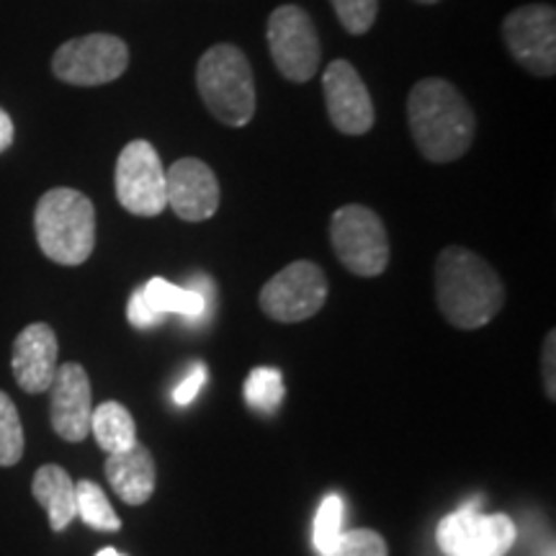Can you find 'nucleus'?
Here are the masks:
<instances>
[{"instance_id":"nucleus-1","label":"nucleus","mask_w":556,"mask_h":556,"mask_svg":"<svg viewBox=\"0 0 556 556\" xmlns=\"http://www.w3.org/2000/svg\"><path fill=\"white\" fill-rule=\"evenodd\" d=\"M407 119L417 150L430 163H454L475 142V111L456 86L443 78L415 83L407 99Z\"/></svg>"},{"instance_id":"nucleus-2","label":"nucleus","mask_w":556,"mask_h":556,"mask_svg":"<svg viewBox=\"0 0 556 556\" xmlns=\"http://www.w3.org/2000/svg\"><path fill=\"white\" fill-rule=\"evenodd\" d=\"M435 299L458 330H479L497 317L505 287L497 270L467 248L451 245L435 261Z\"/></svg>"},{"instance_id":"nucleus-3","label":"nucleus","mask_w":556,"mask_h":556,"mask_svg":"<svg viewBox=\"0 0 556 556\" xmlns=\"http://www.w3.org/2000/svg\"><path fill=\"white\" fill-rule=\"evenodd\" d=\"M34 232L41 253L60 266H80L96 248V208L86 193L52 189L39 199Z\"/></svg>"},{"instance_id":"nucleus-4","label":"nucleus","mask_w":556,"mask_h":556,"mask_svg":"<svg viewBox=\"0 0 556 556\" xmlns=\"http://www.w3.org/2000/svg\"><path fill=\"white\" fill-rule=\"evenodd\" d=\"M197 88L208 114L225 127H245L255 114V80L245 52L214 45L197 67Z\"/></svg>"},{"instance_id":"nucleus-5","label":"nucleus","mask_w":556,"mask_h":556,"mask_svg":"<svg viewBox=\"0 0 556 556\" xmlns=\"http://www.w3.org/2000/svg\"><path fill=\"white\" fill-rule=\"evenodd\" d=\"M330 240L338 261L351 274L371 278L389 266V238L384 222L368 206H340L330 219Z\"/></svg>"},{"instance_id":"nucleus-6","label":"nucleus","mask_w":556,"mask_h":556,"mask_svg":"<svg viewBox=\"0 0 556 556\" xmlns=\"http://www.w3.org/2000/svg\"><path fill=\"white\" fill-rule=\"evenodd\" d=\"M129 67V47L114 34L67 39L52 54V73L67 86L96 88L122 78Z\"/></svg>"},{"instance_id":"nucleus-7","label":"nucleus","mask_w":556,"mask_h":556,"mask_svg":"<svg viewBox=\"0 0 556 556\" xmlns=\"http://www.w3.org/2000/svg\"><path fill=\"white\" fill-rule=\"evenodd\" d=\"M268 50L274 65L291 83H307L317 75L323 47L315 21L299 5H278L268 18Z\"/></svg>"},{"instance_id":"nucleus-8","label":"nucleus","mask_w":556,"mask_h":556,"mask_svg":"<svg viewBox=\"0 0 556 556\" xmlns=\"http://www.w3.org/2000/svg\"><path fill=\"white\" fill-rule=\"evenodd\" d=\"M116 199L137 217H157L168 208L165 197V168L157 150L148 139H131L116 160Z\"/></svg>"},{"instance_id":"nucleus-9","label":"nucleus","mask_w":556,"mask_h":556,"mask_svg":"<svg viewBox=\"0 0 556 556\" xmlns=\"http://www.w3.org/2000/svg\"><path fill=\"white\" fill-rule=\"evenodd\" d=\"M516 523L503 513L477 510L464 505L438 523V546L446 556H505L516 544Z\"/></svg>"},{"instance_id":"nucleus-10","label":"nucleus","mask_w":556,"mask_h":556,"mask_svg":"<svg viewBox=\"0 0 556 556\" xmlns=\"http://www.w3.org/2000/svg\"><path fill=\"white\" fill-rule=\"evenodd\" d=\"M258 302L276 323H304L328 302V278L312 261H296L270 278Z\"/></svg>"},{"instance_id":"nucleus-11","label":"nucleus","mask_w":556,"mask_h":556,"mask_svg":"<svg viewBox=\"0 0 556 556\" xmlns=\"http://www.w3.org/2000/svg\"><path fill=\"white\" fill-rule=\"evenodd\" d=\"M503 39L513 58L528 73L552 78L556 73V11L554 5L531 3L507 13Z\"/></svg>"},{"instance_id":"nucleus-12","label":"nucleus","mask_w":556,"mask_h":556,"mask_svg":"<svg viewBox=\"0 0 556 556\" xmlns=\"http://www.w3.org/2000/svg\"><path fill=\"white\" fill-rule=\"evenodd\" d=\"M325 103H328V114L332 127L343 135L358 137L366 135L377 122V111L374 101L368 96L366 83L361 80L358 70L348 60H336L325 67L323 73Z\"/></svg>"},{"instance_id":"nucleus-13","label":"nucleus","mask_w":556,"mask_h":556,"mask_svg":"<svg viewBox=\"0 0 556 556\" xmlns=\"http://www.w3.org/2000/svg\"><path fill=\"white\" fill-rule=\"evenodd\" d=\"M47 392L52 394L50 420L54 433L70 443L86 441L90 433V415H93V392H90L86 368L73 361L58 366Z\"/></svg>"},{"instance_id":"nucleus-14","label":"nucleus","mask_w":556,"mask_h":556,"mask_svg":"<svg viewBox=\"0 0 556 556\" xmlns=\"http://www.w3.org/2000/svg\"><path fill=\"white\" fill-rule=\"evenodd\" d=\"M165 197L176 217L204 222L219 208V180L204 160L180 157L165 170Z\"/></svg>"},{"instance_id":"nucleus-15","label":"nucleus","mask_w":556,"mask_h":556,"mask_svg":"<svg viewBox=\"0 0 556 556\" xmlns=\"http://www.w3.org/2000/svg\"><path fill=\"white\" fill-rule=\"evenodd\" d=\"M13 377L29 394H41L52 387L58 374V336L47 323L26 325L13 340Z\"/></svg>"},{"instance_id":"nucleus-16","label":"nucleus","mask_w":556,"mask_h":556,"mask_svg":"<svg viewBox=\"0 0 556 556\" xmlns=\"http://www.w3.org/2000/svg\"><path fill=\"white\" fill-rule=\"evenodd\" d=\"M106 479L111 490L119 495L127 505H144L155 495V462L142 443L127 451H116L106 458Z\"/></svg>"},{"instance_id":"nucleus-17","label":"nucleus","mask_w":556,"mask_h":556,"mask_svg":"<svg viewBox=\"0 0 556 556\" xmlns=\"http://www.w3.org/2000/svg\"><path fill=\"white\" fill-rule=\"evenodd\" d=\"M34 500L45 507L47 518H50L52 531H65V528L78 518V507H75V482L58 464H45L37 469L31 482Z\"/></svg>"},{"instance_id":"nucleus-18","label":"nucleus","mask_w":556,"mask_h":556,"mask_svg":"<svg viewBox=\"0 0 556 556\" xmlns=\"http://www.w3.org/2000/svg\"><path fill=\"white\" fill-rule=\"evenodd\" d=\"M201 287L204 289H184L155 276L144 283L142 294L157 315H180L189 319V323H197V319L206 315L208 299H212V281L201 276Z\"/></svg>"},{"instance_id":"nucleus-19","label":"nucleus","mask_w":556,"mask_h":556,"mask_svg":"<svg viewBox=\"0 0 556 556\" xmlns=\"http://www.w3.org/2000/svg\"><path fill=\"white\" fill-rule=\"evenodd\" d=\"M90 433H93L96 443L106 454L127 451L137 443L135 417L119 402H103V405L93 409V415H90Z\"/></svg>"},{"instance_id":"nucleus-20","label":"nucleus","mask_w":556,"mask_h":556,"mask_svg":"<svg viewBox=\"0 0 556 556\" xmlns=\"http://www.w3.org/2000/svg\"><path fill=\"white\" fill-rule=\"evenodd\" d=\"M75 507H78V518L93 528V531L116 533L122 528V520L116 516L114 507H111L106 492L96 482H90V479H83V482L75 484Z\"/></svg>"},{"instance_id":"nucleus-21","label":"nucleus","mask_w":556,"mask_h":556,"mask_svg":"<svg viewBox=\"0 0 556 556\" xmlns=\"http://www.w3.org/2000/svg\"><path fill=\"white\" fill-rule=\"evenodd\" d=\"M248 405L258 413H276L283 402V377L278 368L258 366L245 381Z\"/></svg>"},{"instance_id":"nucleus-22","label":"nucleus","mask_w":556,"mask_h":556,"mask_svg":"<svg viewBox=\"0 0 556 556\" xmlns=\"http://www.w3.org/2000/svg\"><path fill=\"white\" fill-rule=\"evenodd\" d=\"M24 426L18 409L5 392H0V467H13L24 456Z\"/></svg>"},{"instance_id":"nucleus-23","label":"nucleus","mask_w":556,"mask_h":556,"mask_svg":"<svg viewBox=\"0 0 556 556\" xmlns=\"http://www.w3.org/2000/svg\"><path fill=\"white\" fill-rule=\"evenodd\" d=\"M343 520H345V505L340 495H328L319 505L315 516V548L317 554H328L338 539L343 536Z\"/></svg>"},{"instance_id":"nucleus-24","label":"nucleus","mask_w":556,"mask_h":556,"mask_svg":"<svg viewBox=\"0 0 556 556\" xmlns=\"http://www.w3.org/2000/svg\"><path fill=\"white\" fill-rule=\"evenodd\" d=\"M330 3L343 29L353 37H361L371 29L379 13V0H330Z\"/></svg>"},{"instance_id":"nucleus-25","label":"nucleus","mask_w":556,"mask_h":556,"mask_svg":"<svg viewBox=\"0 0 556 556\" xmlns=\"http://www.w3.org/2000/svg\"><path fill=\"white\" fill-rule=\"evenodd\" d=\"M323 556H389V548L377 531L361 528V531H343L338 544Z\"/></svg>"},{"instance_id":"nucleus-26","label":"nucleus","mask_w":556,"mask_h":556,"mask_svg":"<svg viewBox=\"0 0 556 556\" xmlns=\"http://www.w3.org/2000/svg\"><path fill=\"white\" fill-rule=\"evenodd\" d=\"M127 319H129L131 328L150 330V328H155V325L163 323L165 317L157 315V312L150 307L148 299H144V294H142V289H135L131 291L129 304H127Z\"/></svg>"},{"instance_id":"nucleus-27","label":"nucleus","mask_w":556,"mask_h":556,"mask_svg":"<svg viewBox=\"0 0 556 556\" xmlns=\"http://www.w3.org/2000/svg\"><path fill=\"white\" fill-rule=\"evenodd\" d=\"M204 384H206V366L197 364L189 377H186L176 389H173V402H176V405H180V407H189L191 402L199 397L201 387H204Z\"/></svg>"},{"instance_id":"nucleus-28","label":"nucleus","mask_w":556,"mask_h":556,"mask_svg":"<svg viewBox=\"0 0 556 556\" xmlns=\"http://www.w3.org/2000/svg\"><path fill=\"white\" fill-rule=\"evenodd\" d=\"M554 340H556V332H548L546 343H544V384L548 389V397L554 400Z\"/></svg>"},{"instance_id":"nucleus-29","label":"nucleus","mask_w":556,"mask_h":556,"mask_svg":"<svg viewBox=\"0 0 556 556\" xmlns=\"http://www.w3.org/2000/svg\"><path fill=\"white\" fill-rule=\"evenodd\" d=\"M13 135H16V129H13V119L9 116V111L0 109V152L11 148Z\"/></svg>"},{"instance_id":"nucleus-30","label":"nucleus","mask_w":556,"mask_h":556,"mask_svg":"<svg viewBox=\"0 0 556 556\" xmlns=\"http://www.w3.org/2000/svg\"><path fill=\"white\" fill-rule=\"evenodd\" d=\"M96 556H124V554L116 552V548H101V552L96 554Z\"/></svg>"},{"instance_id":"nucleus-31","label":"nucleus","mask_w":556,"mask_h":556,"mask_svg":"<svg viewBox=\"0 0 556 556\" xmlns=\"http://www.w3.org/2000/svg\"><path fill=\"white\" fill-rule=\"evenodd\" d=\"M415 3H422V5H435V3H441V0H415Z\"/></svg>"}]
</instances>
